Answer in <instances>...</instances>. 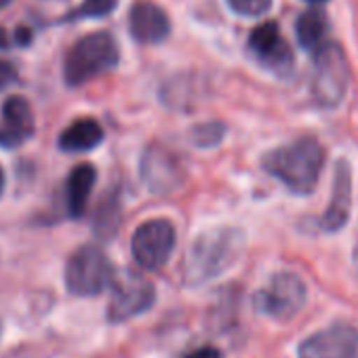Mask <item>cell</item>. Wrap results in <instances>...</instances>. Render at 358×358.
I'll return each mask as SVG.
<instances>
[{
    "label": "cell",
    "mask_w": 358,
    "mask_h": 358,
    "mask_svg": "<svg viewBox=\"0 0 358 358\" xmlns=\"http://www.w3.org/2000/svg\"><path fill=\"white\" fill-rule=\"evenodd\" d=\"M327 164V150L316 137H297L264 154L262 169L295 196H310Z\"/></svg>",
    "instance_id": "6da1fadb"
},
{
    "label": "cell",
    "mask_w": 358,
    "mask_h": 358,
    "mask_svg": "<svg viewBox=\"0 0 358 358\" xmlns=\"http://www.w3.org/2000/svg\"><path fill=\"white\" fill-rule=\"evenodd\" d=\"M245 251V234L241 228L224 226L203 232L190 247L186 257V282L201 287L226 274Z\"/></svg>",
    "instance_id": "7a4b0ae2"
},
{
    "label": "cell",
    "mask_w": 358,
    "mask_h": 358,
    "mask_svg": "<svg viewBox=\"0 0 358 358\" xmlns=\"http://www.w3.org/2000/svg\"><path fill=\"white\" fill-rule=\"evenodd\" d=\"M120 53L112 34L93 32L72 45L64 62V78L68 87H83L85 83L114 70Z\"/></svg>",
    "instance_id": "3957f363"
},
{
    "label": "cell",
    "mask_w": 358,
    "mask_h": 358,
    "mask_svg": "<svg viewBox=\"0 0 358 358\" xmlns=\"http://www.w3.org/2000/svg\"><path fill=\"white\" fill-rule=\"evenodd\" d=\"M314 59V74L310 93L318 108L322 110H335L343 103L348 91H350V62L343 51V47L335 41L324 43L316 53H312Z\"/></svg>",
    "instance_id": "277c9868"
},
{
    "label": "cell",
    "mask_w": 358,
    "mask_h": 358,
    "mask_svg": "<svg viewBox=\"0 0 358 358\" xmlns=\"http://www.w3.org/2000/svg\"><path fill=\"white\" fill-rule=\"evenodd\" d=\"M114 266L110 257L93 245L76 249L66 264V289L78 297L103 293L114 282Z\"/></svg>",
    "instance_id": "5b68a950"
},
{
    "label": "cell",
    "mask_w": 358,
    "mask_h": 358,
    "mask_svg": "<svg viewBox=\"0 0 358 358\" xmlns=\"http://www.w3.org/2000/svg\"><path fill=\"white\" fill-rule=\"evenodd\" d=\"M308 301V287L306 282L293 272H276L270 282L255 293L253 306L259 314L287 322L295 318Z\"/></svg>",
    "instance_id": "8992f818"
},
{
    "label": "cell",
    "mask_w": 358,
    "mask_h": 358,
    "mask_svg": "<svg viewBox=\"0 0 358 358\" xmlns=\"http://www.w3.org/2000/svg\"><path fill=\"white\" fill-rule=\"evenodd\" d=\"M177 245V234L171 222L150 220L141 224L131 238V253L137 266L143 270H160L173 255Z\"/></svg>",
    "instance_id": "52a82bcc"
},
{
    "label": "cell",
    "mask_w": 358,
    "mask_h": 358,
    "mask_svg": "<svg viewBox=\"0 0 358 358\" xmlns=\"http://www.w3.org/2000/svg\"><path fill=\"white\" fill-rule=\"evenodd\" d=\"M299 358H358V329L348 322H333L297 345Z\"/></svg>",
    "instance_id": "ba28073f"
},
{
    "label": "cell",
    "mask_w": 358,
    "mask_h": 358,
    "mask_svg": "<svg viewBox=\"0 0 358 358\" xmlns=\"http://www.w3.org/2000/svg\"><path fill=\"white\" fill-rule=\"evenodd\" d=\"M249 51L253 57L276 76H289L295 68V55L291 45L282 38L278 24L264 22L249 34Z\"/></svg>",
    "instance_id": "9c48e42d"
},
{
    "label": "cell",
    "mask_w": 358,
    "mask_h": 358,
    "mask_svg": "<svg viewBox=\"0 0 358 358\" xmlns=\"http://www.w3.org/2000/svg\"><path fill=\"white\" fill-rule=\"evenodd\" d=\"M114 291L108 301V320L118 324L127 322L135 316H141L154 306L156 289L141 276L124 274V278L114 280Z\"/></svg>",
    "instance_id": "30bf717a"
},
{
    "label": "cell",
    "mask_w": 358,
    "mask_h": 358,
    "mask_svg": "<svg viewBox=\"0 0 358 358\" xmlns=\"http://www.w3.org/2000/svg\"><path fill=\"white\" fill-rule=\"evenodd\" d=\"M352 215V164L348 158H337L333 166V188L324 213L316 226L324 234L341 232Z\"/></svg>",
    "instance_id": "8fae6325"
},
{
    "label": "cell",
    "mask_w": 358,
    "mask_h": 358,
    "mask_svg": "<svg viewBox=\"0 0 358 358\" xmlns=\"http://www.w3.org/2000/svg\"><path fill=\"white\" fill-rule=\"evenodd\" d=\"M141 179L150 192L169 194L184 182V169L179 160L160 145H150L141 158Z\"/></svg>",
    "instance_id": "7c38bea8"
},
{
    "label": "cell",
    "mask_w": 358,
    "mask_h": 358,
    "mask_svg": "<svg viewBox=\"0 0 358 358\" xmlns=\"http://www.w3.org/2000/svg\"><path fill=\"white\" fill-rule=\"evenodd\" d=\"M34 114L26 97L11 95L0 110V145L20 148L34 135Z\"/></svg>",
    "instance_id": "4fadbf2b"
},
{
    "label": "cell",
    "mask_w": 358,
    "mask_h": 358,
    "mask_svg": "<svg viewBox=\"0 0 358 358\" xmlns=\"http://www.w3.org/2000/svg\"><path fill=\"white\" fill-rule=\"evenodd\" d=\"M129 30L131 36L141 45L162 43L171 32V22L166 13L154 3H137L129 13Z\"/></svg>",
    "instance_id": "5bb4252c"
},
{
    "label": "cell",
    "mask_w": 358,
    "mask_h": 358,
    "mask_svg": "<svg viewBox=\"0 0 358 358\" xmlns=\"http://www.w3.org/2000/svg\"><path fill=\"white\" fill-rule=\"evenodd\" d=\"M97 182V173L95 166L89 162L76 164L70 175H68V184H66V201H68V213L74 220H80L87 211L91 192Z\"/></svg>",
    "instance_id": "9a60e30c"
},
{
    "label": "cell",
    "mask_w": 358,
    "mask_h": 358,
    "mask_svg": "<svg viewBox=\"0 0 358 358\" xmlns=\"http://www.w3.org/2000/svg\"><path fill=\"white\" fill-rule=\"evenodd\" d=\"M329 17L322 9H308L295 20V38L306 53H316L324 43H329Z\"/></svg>",
    "instance_id": "2e32d148"
},
{
    "label": "cell",
    "mask_w": 358,
    "mask_h": 358,
    "mask_svg": "<svg viewBox=\"0 0 358 358\" xmlns=\"http://www.w3.org/2000/svg\"><path fill=\"white\" fill-rule=\"evenodd\" d=\"M103 141V129L93 118H78L59 135V148L64 152H89Z\"/></svg>",
    "instance_id": "e0dca14e"
},
{
    "label": "cell",
    "mask_w": 358,
    "mask_h": 358,
    "mask_svg": "<svg viewBox=\"0 0 358 358\" xmlns=\"http://www.w3.org/2000/svg\"><path fill=\"white\" fill-rule=\"evenodd\" d=\"M228 7L241 17H264L274 0H226Z\"/></svg>",
    "instance_id": "ac0fdd59"
},
{
    "label": "cell",
    "mask_w": 358,
    "mask_h": 358,
    "mask_svg": "<svg viewBox=\"0 0 358 358\" xmlns=\"http://www.w3.org/2000/svg\"><path fill=\"white\" fill-rule=\"evenodd\" d=\"M118 7V0H83L80 7L74 11V17L89 20V17H106Z\"/></svg>",
    "instance_id": "d6986e66"
},
{
    "label": "cell",
    "mask_w": 358,
    "mask_h": 358,
    "mask_svg": "<svg viewBox=\"0 0 358 358\" xmlns=\"http://www.w3.org/2000/svg\"><path fill=\"white\" fill-rule=\"evenodd\" d=\"M224 133H226V127L222 122H207L192 131V141L201 148H211L224 139Z\"/></svg>",
    "instance_id": "ffe728a7"
},
{
    "label": "cell",
    "mask_w": 358,
    "mask_h": 358,
    "mask_svg": "<svg viewBox=\"0 0 358 358\" xmlns=\"http://www.w3.org/2000/svg\"><path fill=\"white\" fill-rule=\"evenodd\" d=\"M15 78H17L15 68H13L9 62H3V59H0V91L7 89L11 83H15Z\"/></svg>",
    "instance_id": "44dd1931"
},
{
    "label": "cell",
    "mask_w": 358,
    "mask_h": 358,
    "mask_svg": "<svg viewBox=\"0 0 358 358\" xmlns=\"http://www.w3.org/2000/svg\"><path fill=\"white\" fill-rule=\"evenodd\" d=\"M186 358H224V356H222V352H220L217 348L207 345V348H201V350H196V352L188 354Z\"/></svg>",
    "instance_id": "7402d4cb"
},
{
    "label": "cell",
    "mask_w": 358,
    "mask_h": 358,
    "mask_svg": "<svg viewBox=\"0 0 358 358\" xmlns=\"http://www.w3.org/2000/svg\"><path fill=\"white\" fill-rule=\"evenodd\" d=\"M15 43L17 45H30L32 43V32L28 28H17L15 30Z\"/></svg>",
    "instance_id": "603a6c76"
},
{
    "label": "cell",
    "mask_w": 358,
    "mask_h": 358,
    "mask_svg": "<svg viewBox=\"0 0 358 358\" xmlns=\"http://www.w3.org/2000/svg\"><path fill=\"white\" fill-rule=\"evenodd\" d=\"M7 47H9V36L3 28H0V49H7Z\"/></svg>",
    "instance_id": "cb8c5ba5"
},
{
    "label": "cell",
    "mask_w": 358,
    "mask_h": 358,
    "mask_svg": "<svg viewBox=\"0 0 358 358\" xmlns=\"http://www.w3.org/2000/svg\"><path fill=\"white\" fill-rule=\"evenodd\" d=\"M3 190H5V173L0 169V194H3Z\"/></svg>",
    "instance_id": "d4e9b609"
},
{
    "label": "cell",
    "mask_w": 358,
    "mask_h": 358,
    "mask_svg": "<svg viewBox=\"0 0 358 358\" xmlns=\"http://www.w3.org/2000/svg\"><path fill=\"white\" fill-rule=\"evenodd\" d=\"M306 3H310V5H314V7H318V5H327L329 0H306Z\"/></svg>",
    "instance_id": "484cf974"
},
{
    "label": "cell",
    "mask_w": 358,
    "mask_h": 358,
    "mask_svg": "<svg viewBox=\"0 0 358 358\" xmlns=\"http://www.w3.org/2000/svg\"><path fill=\"white\" fill-rule=\"evenodd\" d=\"M11 3V0H0V9H3V7H7Z\"/></svg>",
    "instance_id": "4316f807"
}]
</instances>
